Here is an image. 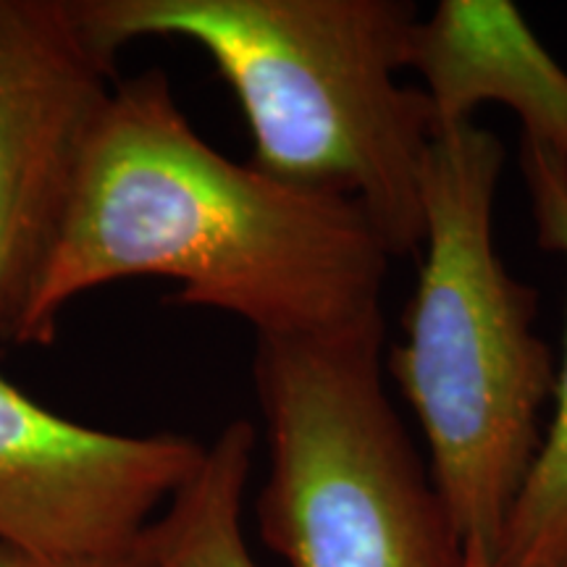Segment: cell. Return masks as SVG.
<instances>
[{
	"mask_svg": "<svg viewBox=\"0 0 567 567\" xmlns=\"http://www.w3.org/2000/svg\"><path fill=\"white\" fill-rule=\"evenodd\" d=\"M205 444L69 421L0 375V544L42 557L137 549Z\"/></svg>",
	"mask_w": 567,
	"mask_h": 567,
	"instance_id": "obj_6",
	"label": "cell"
},
{
	"mask_svg": "<svg viewBox=\"0 0 567 567\" xmlns=\"http://www.w3.org/2000/svg\"><path fill=\"white\" fill-rule=\"evenodd\" d=\"M467 567H492V557L478 544H467Z\"/></svg>",
	"mask_w": 567,
	"mask_h": 567,
	"instance_id": "obj_11",
	"label": "cell"
},
{
	"mask_svg": "<svg viewBox=\"0 0 567 567\" xmlns=\"http://www.w3.org/2000/svg\"><path fill=\"white\" fill-rule=\"evenodd\" d=\"M520 172L542 250L567 264V163L520 137ZM555 413L517 494L492 567H567V329L565 360L555 381Z\"/></svg>",
	"mask_w": 567,
	"mask_h": 567,
	"instance_id": "obj_8",
	"label": "cell"
},
{
	"mask_svg": "<svg viewBox=\"0 0 567 567\" xmlns=\"http://www.w3.org/2000/svg\"><path fill=\"white\" fill-rule=\"evenodd\" d=\"M113 51L182 38L216 63L252 137L250 163L350 197L392 258L421 252L423 168L436 122L400 84L417 27L408 0H82Z\"/></svg>",
	"mask_w": 567,
	"mask_h": 567,
	"instance_id": "obj_2",
	"label": "cell"
},
{
	"mask_svg": "<svg viewBox=\"0 0 567 567\" xmlns=\"http://www.w3.org/2000/svg\"><path fill=\"white\" fill-rule=\"evenodd\" d=\"M389 255L350 197L302 189L208 145L166 71L118 82L19 347L55 339L76 297L134 276L255 337H318L384 316Z\"/></svg>",
	"mask_w": 567,
	"mask_h": 567,
	"instance_id": "obj_1",
	"label": "cell"
},
{
	"mask_svg": "<svg viewBox=\"0 0 567 567\" xmlns=\"http://www.w3.org/2000/svg\"><path fill=\"white\" fill-rule=\"evenodd\" d=\"M384 316L318 337H255L268 439L255 502L289 567H467V547L384 384Z\"/></svg>",
	"mask_w": 567,
	"mask_h": 567,
	"instance_id": "obj_4",
	"label": "cell"
},
{
	"mask_svg": "<svg viewBox=\"0 0 567 567\" xmlns=\"http://www.w3.org/2000/svg\"><path fill=\"white\" fill-rule=\"evenodd\" d=\"M434 109L436 132L499 103L523 137L567 163V71L509 0H442L417 19L410 63Z\"/></svg>",
	"mask_w": 567,
	"mask_h": 567,
	"instance_id": "obj_7",
	"label": "cell"
},
{
	"mask_svg": "<svg viewBox=\"0 0 567 567\" xmlns=\"http://www.w3.org/2000/svg\"><path fill=\"white\" fill-rule=\"evenodd\" d=\"M258 434L226 423L205 446L193 478L172 496L145 534L155 567H264L245 536V496Z\"/></svg>",
	"mask_w": 567,
	"mask_h": 567,
	"instance_id": "obj_9",
	"label": "cell"
},
{
	"mask_svg": "<svg viewBox=\"0 0 567 567\" xmlns=\"http://www.w3.org/2000/svg\"><path fill=\"white\" fill-rule=\"evenodd\" d=\"M505 145L476 122L434 134L423 168V264L405 342L386 371L421 423L431 478L467 544L488 557L538 455L555 360L538 292L496 255Z\"/></svg>",
	"mask_w": 567,
	"mask_h": 567,
	"instance_id": "obj_3",
	"label": "cell"
},
{
	"mask_svg": "<svg viewBox=\"0 0 567 567\" xmlns=\"http://www.w3.org/2000/svg\"><path fill=\"white\" fill-rule=\"evenodd\" d=\"M118 51L82 0H0V339L21 342L116 95Z\"/></svg>",
	"mask_w": 567,
	"mask_h": 567,
	"instance_id": "obj_5",
	"label": "cell"
},
{
	"mask_svg": "<svg viewBox=\"0 0 567 567\" xmlns=\"http://www.w3.org/2000/svg\"><path fill=\"white\" fill-rule=\"evenodd\" d=\"M0 567H155L145 549V538L137 549L111 557H42L0 544Z\"/></svg>",
	"mask_w": 567,
	"mask_h": 567,
	"instance_id": "obj_10",
	"label": "cell"
}]
</instances>
